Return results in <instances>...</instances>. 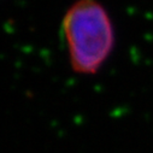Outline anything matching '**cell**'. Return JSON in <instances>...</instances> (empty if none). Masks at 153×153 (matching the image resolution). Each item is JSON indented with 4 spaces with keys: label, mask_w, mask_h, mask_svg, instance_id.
<instances>
[{
    "label": "cell",
    "mask_w": 153,
    "mask_h": 153,
    "mask_svg": "<svg viewBox=\"0 0 153 153\" xmlns=\"http://www.w3.org/2000/svg\"><path fill=\"white\" fill-rule=\"evenodd\" d=\"M62 33L76 74L98 72L114 47L112 21L98 0L72 4L63 18Z\"/></svg>",
    "instance_id": "cell-1"
}]
</instances>
